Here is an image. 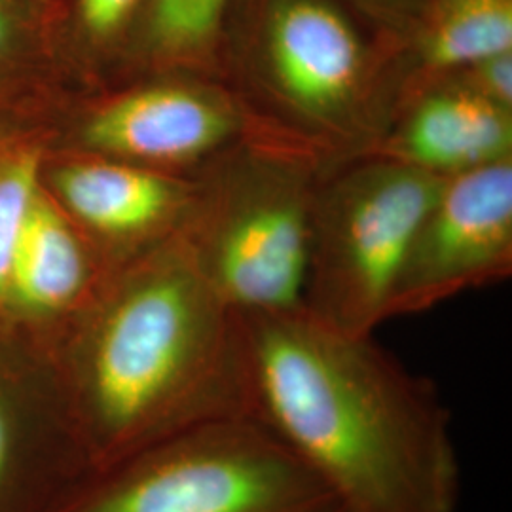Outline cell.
<instances>
[{
    "label": "cell",
    "mask_w": 512,
    "mask_h": 512,
    "mask_svg": "<svg viewBox=\"0 0 512 512\" xmlns=\"http://www.w3.org/2000/svg\"><path fill=\"white\" fill-rule=\"evenodd\" d=\"M42 184L112 268L181 232L194 177L50 148Z\"/></svg>",
    "instance_id": "cell-9"
},
{
    "label": "cell",
    "mask_w": 512,
    "mask_h": 512,
    "mask_svg": "<svg viewBox=\"0 0 512 512\" xmlns=\"http://www.w3.org/2000/svg\"><path fill=\"white\" fill-rule=\"evenodd\" d=\"M391 40L399 109L459 67L512 52V0H427L416 23Z\"/></svg>",
    "instance_id": "cell-12"
},
{
    "label": "cell",
    "mask_w": 512,
    "mask_h": 512,
    "mask_svg": "<svg viewBox=\"0 0 512 512\" xmlns=\"http://www.w3.org/2000/svg\"><path fill=\"white\" fill-rule=\"evenodd\" d=\"M334 505L264 423L232 416L93 473L48 512H325Z\"/></svg>",
    "instance_id": "cell-5"
},
{
    "label": "cell",
    "mask_w": 512,
    "mask_h": 512,
    "mask_svg": "<svg viewBox=\"0 0 512 512\" xmlns=\"http://www.w3.org/2000/svg\"><path fill=\"white\" fill-rule=\"evenodd\" d=\"M46 154V129L0 126V336L21 226L42 183Z\"/></svg>",
    "instance_id": "cell-15"
},
{
    "label": "cell",
    "mask_w": 512,
    "mask_h": 512,
    "mask_svg": "<svg viewBox=\"0 0 512 512\" xmlns=\"http://www.w3.org/2000/svg\"><path fill=\"white\" fill-rule=\"evenodd\" d=\"M325 512H349V511H346V509H344V507H340V505H338V503H336V505H334V507H332V509H329V511H325Z\"/></svg>",
    "instance_id": "cell-19"
},
{
    "label": "cell",
    "mask_w": 512,
    "mask_h": 512,
    "mask_svg": "<svg viewBox=\"0 0 512 512\" xmlns=\"http://www.w3.org/2000/svg\"><path fill=\"white\" fill-rule=\"evenodd\" d=\"M251 416L349 512H456L461 467L429 380L310 311L238 313Z\"/></svg>",
    "instance_id": "cell-1"
},
{
    "label": "cell",
    "mask_w": 512,
    "mask_h": 512,
    "mask_svg": "<svg viewBox=\"0 0 512 512\" xmlns=\"http://www.w3.org/2000/svg\"><path fill=\"white\" fill-rule=\"evenodd\" d=\"M258 137L289 139L262 122L224 80L158 73L84 97L63 135L52 133L50 148L194 177L222 152Z\"/></svg>",
    "instance_id": "cell-7"
},
{
    "label": "cell",
    "mask_w": 512,
    "mask_h": 512,
    "mask_svg": "<svg viewBox=\"0 0 512 512\" xmlns=\"http://www.w3.org/2000/svg\"><path fill=\"white\" fill-rule=\"evenodd\" d=\"M512 274V162L444 179L410 239L389 319Z\"/></svg>",
    "instance_id": "cell-8"
},
{
    "label": "cell",
    "mask_w": 512,
    "mask_h": 512,
    "mask_svg": "<svg viewBox=\"0 0 512 512\" xmlns=\"http://www.w3.org/2000/svg\"><path fill=\"white\" fill-rule=\"evenodd\" d=\"M330 167L294 141L258 137L194 175L179 234L234 313L304 308L315 198Z\"/></svg>",
    "instance_id": "cell-4"
},
{
    "label": "cell",
    "mask_w": 512,
    "mask_h": 512,
    "mask_svg": "<svg viewBox=\"0 0 512 512\" xmlns=\"http://www.w3.org/2000/svg\"><path fill=\"white\" fill-rule=\"evenodd\" d=\"M365 156L437 179L512 162V110L492 105L450 80H437L399 105L384 135Z\"/></svg>",
    "instance_id": "cell-11"
},
{
    "label": "cell",
    "mask_w": 512,
    "mask_h": 512,
    "mask_svg": "<svg viewBox=\"0 0 512 512\" xmlns=\"http://www.w3.org/2000/svg\"><path fill=\"white\" fill-rule=\"evenodd\" d=\"M236 4L238 0H147L114 78L124 82L158 73L220 78L224 38Z\"/></svg>",
    "instance_id": "cell-13"
},
{
    "label": "cell",
    "mask_w": 512,
    "mask_h": 512,
    "mask_svg": "<svg viewBox=\"0 0 512 512\" xmlns=\"http://www.w3.org/2000/svg\"><path fill=\"white\" fill-rule=\"evenodd\" d=\"M147 0H67L69 40L88 82H107L126 52Z\"/></svg>",
    "instance_id": "cell-16"
},
{
    "label": "cell",
    "mask_w": 512,
    "mask_h": 512,
    "mask_svg": "<svg viewBox=\"0 0 512 512\" xmlns=\"http://www.w3.org/2000/svg\"><path fill=\"white\" fill-rule=\"evenodd\" d=\"M442 181L378 156L330 167L315 198L304 310L372 336L389 319L410 239Z\"/></svg>",
    "instance_id": "cell-6"
},
{
    "label": "cell",
    "mask_w": 512,
    "mask_h": 512,
    "mask_svg": "<svg viewBox=\"0 0 512 512\" xmlns=\"http://www.w3.org/2000/svg\"><path fill=\"white\" fill-rule=\"evenodd\" d=\"M84 80L69 40L67 0H0V120Z\"/></svg>",
    "instance_id": "cell-14"
},
{
    "label": "cell",
    "mask_w": 512,
    "mask_h": 512,
    "mask_svg": "<svg viewBox=\"0 0 512 512\" xmlns=\"http://www.w3.org/2000/svg\"><path fill=\"white\" fill-rule=\"evenodd\" d=\"M90 475L50 366L0 344V512H48Z\"/></svg>",
    "instance_id": "cell-10"
},
{
    "label": "cell",
    "mask_w": 512,
    "mask_h": 512,
    "mask_svg": "<svg viewBox=\"0 0 512 512\" xmlns=\"http://www.w3.org/2000/svg\"><path fill=\"white\" fill-rule=\"evenodd\" d=\"M50 370L92 475L192 427L251 416L239 315L181 234L110 275Z\"/></svg>",
    "instance_id": "cell-2"
},
{
    "label": "cell",
    "mask_w": 512,
    "mask_h": 512,
    "mask_svg": "<svg viewBox=\"0 0 512 512\" xmlns=\"http://www.w3.org/2000/svg\"><path fill=\"white\" fill-rule=\"evenodd\" d=\"M220 78L330 165L365 156L397 109L393 40L336 0H238Z\"/></svg>",
    "instance_id": "cell-3"
},
{
    "label": "cell",
    "mask_w": 512,
    "mask_h": 512,
    "mask_svg": "<svg viewBox=\"0 0 512 512\" xmlns=\"http://www.w3.org/2000/svg\"><path fill=\"white\" fill-rule=\"evenodd\" d=\"M382 37L401 38L420 18L427 0H336Z\"/></svg>",
    "instance_id": "cell-18"
},
{
    "label": "cell",
    "mask_w": 512,
    "mask_h": 512,
    "mask_svg": "<svg viewBox=\"0 0 512 512\" xmlns=\"http://www.w3.org/2000/svg\"><path fill=\"white\" fill-rule=\"evenodd\" d=\"M439 80H450L492 105L512 110V52L482 57Z\"/></svg>",
    "instance_id": "cell-17"
}]
</instances>
